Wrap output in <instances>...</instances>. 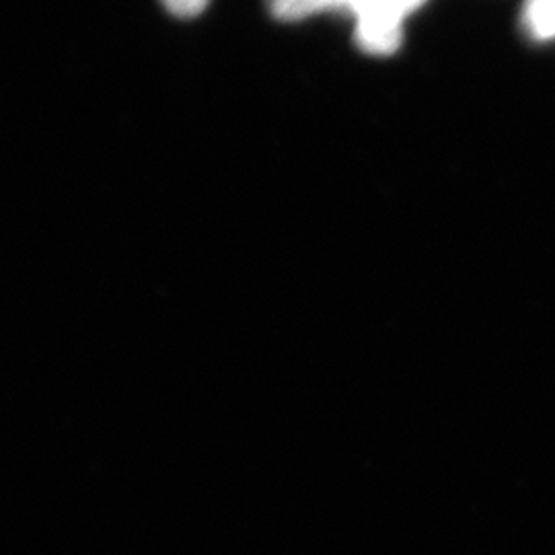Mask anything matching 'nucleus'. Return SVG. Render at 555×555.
<instances>
[{"label":"nucleus","instance_id":"1","mask_svg":"<svg viewBox=\"0 0 555 555\" xmlns=\"http://www.w3.org/2000/svg\"><path fill=\"white\" fill-rule=\"evenodd\" d=\"M424 0H337V9H346L357 17L358 46L366 54L389 56L403 38V21Z\"/></svg>","mask_w":555,"mask_h":555},{"label":"nucleus","instance_id":"2","mask_svg":"<svg viewBox=\"0 0 555 555\" xmlns=\"http://www.w3.org/2000/svg\"><path fill=\"white\" fill-rule=\"evenodd\" d=\"M522 25L533 40H554L555 0H529Z\"/></svg>","mask_w":555,"mask_h":555},{"label":"nucleus","instance_id":"3","mask_svg":"<svg viewBox=\"0 0 555 555\" xmlns=\"http://www.w3.org/2000/svg\"><path fill=\"white\" fill-rule=\"evenodd\" d=\"M210 0H163V4L178 17H196Z\"/></svg>","mask_w":555,"mask_h":555}]
</instances>
